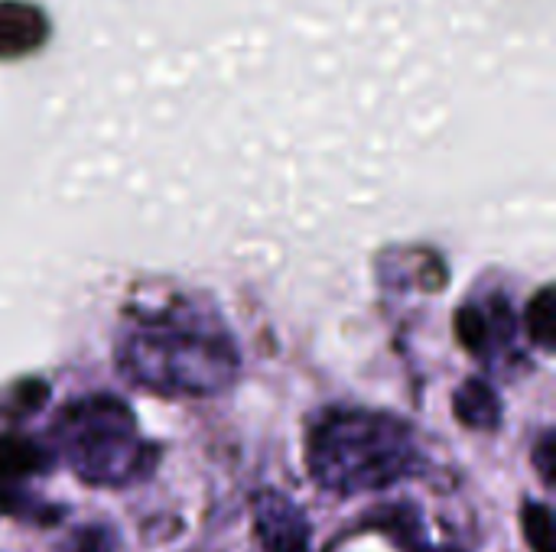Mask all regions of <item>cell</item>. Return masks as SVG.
Segmentation results:
<instances>
[{
	"instance_id": "6da1fadb",
	"label": "cell",
	"mask_w": 556,
	"mask_h": 552,
	"mask_svg": "<svg viewBox=\"0 0 556 552\" xmlns=\"http://www.w3.org/2000/svg\"><path fill=\"white\" fill-rule=\"evenodd\" d=\"M117 371L156 397H218L241 371V355L218 316L173 299L124 316L114 345Z\"/></svg>"
},
{
	"instance_id": "7a4b0ae2",
	"label": "cell",
	"mask_w": 556,
	"mask_h": 552,
	"mask_svg": "<svg viewBox=\"0 0 556 552\" xmlns=\"http://www.w3.org/2000/svg\"><path fill=\"white\" fill-rule=\"evenodd\" d=\"M306 468L316 488L358 498L424 475L427 459L407 420L384 410L332 407L306 433Z\"/></svg>"
},
{
	"instance_id": "3957f363",
	"label": "cell",
	"mask_w": 556,
	"mask_h": 552,
	"mask_svg": "<svg viewBox=\"0 0 556 552\" xmlns=\"http://www.w3.org/2000/svg\"><path fill=\"white\" fill-rule=\"evenodd\" d=\"M52 455L81 485L134 488L160 462V446L143 439L134 410L114 394H88L65 403L49 429Z\"/></svg>"
},
{
	"instance_id": "277c9868",
	"label": "cell",
	"mask_w": 556,
	"mask_h": 552,
	"mask_svg": "<svg viewBox=\"0 0 556 552\" xmlns=\"http://www.w3.org/2000/svg\"><path fill=\"white\" fill-rule=\"evenodd\" d=\"M456 335L476 361L502 371V364L515 358V338H518V319L511 312L508 296L495 293L466 303L456 316Z\"/></svg>"
},
{
	"instance_id": "5b68a950",
	"label": "cell",
	"mask_w": 556,
	"mask_h": 552,
	"mask_svg": "<svg viewBox=\"0 0 556 552\" xmlns=\"http://www.w3.org/2000/svg\"><path fill=\"white\" fill-rule=\"evenodd\" d=\"M254 534L264 552H313V530L303 508L274 488L254 498Z\"/></svg>"
},
{
	"instance_id": "8992f818",
	"label": "cell",
	"mask_w": 556,
	"mask_h": 552,
	"mask_svg": "<svg viewBox=\"0 0 556 552\" xmlns=\"http://www.w3.org/2000/svg\"><path fill=\"white\" fill-rule=\"evenodd\" d=\"M453 413L472 433H495L502 426V400L482 377H469L453 394Z\"/></svg>"
},
{
	"instance_id": "52a82bcc",
	"label": "cell",
	"mask_w": 556,
	"mask_h": 552,
	"mask_svg": "<svg viewBox=\"0 0 556 552\" xmlns=\"http://www.w3.org/2000/svg\"><path fill=\"white\" fill-rule=\"evenodd\" d=\"M46 39V20L26 3H0V59L33 52Z\"/></svg>"
},
{
	"instance_id": "ba28073f",
	"label": "cell",
	"mask_w": 556,
	"mask_h": 552,
	"mask_svg": "<svg viewBox=\"0 0 556 552\" xmlns=\"http://www.w3.org/2000/svg\"><path fill=\"white\" fill-rule=\"evenodd\" d=\"M52 465H55V455L49 446L29 436H16V433L0 436V478L23 485L33 475H49Z\"/></svg>"
},
{
	"instance_id": "9c48e42d",
	"label": "cell",
	"mask_w": 556,
	"mask_h": 552,
	"mask_svg": "<svg viewBox=\"0 0 556 552\" xmlns=\"http://www.w3.org/2000/svg\"><path fill=\"white\" fill-rule=\"evenodd\" d=\"M65 511L62 508H46L39 504L20 482L0 478V517H16V521H36L42 527H49L52 521H59Z\"/></svg>"
},
{
	"instance_id": "30bf717a",
	"label": "cell",
	"mask_w": 556,
	"mask_h": 552,
	"mask_svg": "<svg viewBox=\"0 0 556 552\" xmlns=\"http://www.w3.org/2000/svg\"><path fill=\"white\" fill-rule=\"evenodd\" d=\"M525 329L531 345L541 351H554L556 345V293L554 286H541V293L528 303L525 312Z\"/></svg>"
},
{
	"instance_id": "8fae6325",
	"label": "cell",
	"mask_w": 556,
	"mask_h": 552,
	"mask_svg": "<svg viewBox=\"0 0 556 552\" xmlns=\"http://www.w3.org/2000/svg\"><path fill=\"white\" fill-rule=\"evenodd\" d=\"M525 540L534 552H554V514L541 501H525L521 508Z\"/></svg>"
},
{
	"instance_id": "7c38bea8",
	"label": "cell",
	"mask_w": 556,
	"mask_h": 552,
	"mask_svg": "<svg viewBox=\"0 0 556 552\" xmlns=\"http://www.w3.org/2000/svg\"><path fill=\"white\" fill-rule=\"evenodd\" d=\"M62 552H114V530L104 527V524L78 527V530L65 540V550Z\"/></svg>"
},
{
	"instance_id": "4fadbf2b",
	"label": "cell",
	"mask_w": 556,
	"mask_h": 552,
	"mask_svg": "<svg viewBox=\"0 0 556 552\" xmlns=\"http://www.w3.org/2000/svg\"><path fill=\"white\" fill-rule=\"evenodd\" d=\"M534 465L538 475L544 482V488H554V472H556V436L554 429H544L538 446H534Z\"/></svg>"
},
{
	"instance_id": "5bb4252c",
	"label": "cell",
	"mask_w": 556,
	"mask_h": 552,
	"mask_svg": "<svg viewBox=\"0 0 556 552\" xmlns=\"http://www.w3.org/2000/svg\"><path fill=\"white\" fill-rule=\"evenodd\" d=\"M407 550L410 552H459V550H453V547H424L420 540H417V543H410Z\"/></svg>"
}]
</instances>
